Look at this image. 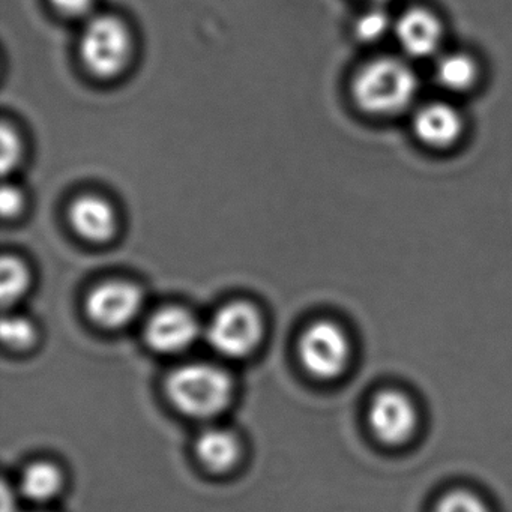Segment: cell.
I'll return each mask as SVG.
<instances>
[{"label":"cell","mask_w":512,"mask_h":512,"mask_svg":"<svg viewBox=\"0 0 512 512\" xmlns=\"http://www.w3.org/2000/svg\"><path fill=\"white\" fill-rule=\"evenodd\" d=\"M368 422L374 436L388 446L409 442L418 428V410L406 394L394 389L379 392L371 401Z\"/></svg>","instance_id":"6"},{"label":"cell","mask_w":512,"mask_h":512,"mask_svg":"<svg viewBox=\"0 0 512 512\" xmlns=\"http://www.w3.org/2000/svg\"><path fill=\"white\" fill-rule=\"evenodd\" d=\"M0 332L4 343L16 349L29 346L35 338L34 326L25 317L20 316L4 317Z\"/></svg>","instance_id":"18"},{"label":"cell","mask_w":512,"mask_h":512,"mask_svg":"<svg viewBox=\"0 0 512 512\" xmlns=\"http://www.w3.org/2000/svg\"><path fill=\"white\" fill-rule=\"evenodd\" d=\"M434 512H490L476 494L466 490L449 491L437 502Z\"/></svg>","instance_id":"17"},{"label":"cell","mask_w":512,"mask_h":512,"mask_svg":"<svg viewBox=\"0 0 512 512\" xmlns=\"http://www.w3.org/2000/svg\"><path fill=\"white\" fill-rule=\"evenodd\" d=\"M416 137L431 148H448L463 133V118L458 110L445 103H431L416 112L413 118Z\"/></svg>","instance_id":"10"},{"label":"cell","mask_w":512,"mask_h":512,"mask_svg":"<svg viewBox=\"0 0 512 512\" xmlns=\"http://www.w3.org/2000/svg\"><path fill=\"white\" fill-rule=\"evenodd\" d=\"M299 358L305 370L317 379H335L349 365V338L335 323H314L299 341Z\"/></svg>","instance_id":"5"},{"label":"cell","mask_w":512,"mask_h":512,"mask_svg":"<svg viewBox=\"0 0 512 512\" xmlns=\"http://www.w3.org/2000/svg\"><path fill=\"white\" fill-rule=\"evenodd\" d=\"M52 4L65 16L76 17L88 13L94 0H52Z\"/></svg>","instance_id":"21"},{"label":"cell","mask_w":512,"mask_h":512,"mask_svg":"<svg viewBox=\"0 0 512 512\" xmlns=\"http://www.w3.org/2000/svg\"><path fill=\"white\" fill-rule=\"evenodd\" d=\"M370 2H374V4H383L386 0H370Z\"/></svg>","instance_id":"22"},{"label":"cell","mask_w":512,"mask_h":512,"mask_svg":"<svg viewBox=\"0 0 512 512\" xmlns=\"http://www.w3.org/2000/svg\"><path fill=\"white\" fill-rule=\"evenodd\" d=\"M139 287L127 281H109L95 287L86 302L89 316L104 328L127 325L142 308Z\"/></svg>","instance_id":"7"},{"label":"cell","mask_w":512,"mask_h":512,"mask_svg":"<svg viewBox=\"0 0 512 512\" xmlns=\"http://www.w3.org/2000/svg\"><path fill=\"white\" fill-rule=\"evenodd\" d=\"M436 80L442 88L451 92H466L478 80V67L469 55L448 53L436 65Z\"/></svg>","instance_id":"13"},{"label":"cell","mask_w":512,"mask_h":512,"mask_svg":"<svg viewBox=\"0 0 512 512\" xmlns=\"http://www.w3.org/2000/svg\"><path fill=\"white\" fill-rule=\"evenodd\" d=\"M391 29L388 14L380 8H373L362 14L355 23V34L362 43H376Z\"/></svg>","instance_id":"16"},{"label":"cell","mask_w":512,"mask_h":512,"mask_svg":"<svg viewBox=\"0 0 512 512\" xmlns=\"http://www.w3.org/2000/svg\"><path fill=\"white\" fill-rule=\"evenodd\" d=\"M62 476L58 467L50 463H34L25 470L20 488L29 499L44 502L61 490Z\"/></svg>","instance_id":"14"},{"label":"cell","mask_w":512,"mask_h":512,"mask_svg":"<svg viewBox=\"0 0 512 512\" xmlns=\"http://www.w3.org/2000/svg\"><path fill=\"white\" fill-rule=\"evenodd\" d=\"M262 334L259 313L245 302H233L221 308L206 331L212 349L227 358H242L253 352Z\"/></svg>","instance_id":"4"},{"label":"cell","mask_w":512,"mask_h":512,"mask_svg":"<svg viewBox=\"0 0 512 512\" xmlns=\"http://www.w3.org/2000/svg\"><path fill=\"white\" fill-rule=\"evenodd\" d=\"M395 35L407 55L412 58H430L442 46L443 26L439 17L431 11L412 8L395 23Z\"/></svg>","instance_id":"9"},{"label":"cell","mask_w":512,"mask_h":512,"mask_svg":"<svg viewBox=\"0 0 512 512\" xmlns=\"http://www.w3.org/2000/svg\"><path fill=\"white\" fill-rule=\"evenodd\" d=\"M199 335V323L190 311L179 307L158 311L146 326V341L161 353L187 349Z\"/></svg>","instance_id":"8"},{"label":"cell","mask_w":512,"mask_h":512,"mask_svg":"<svg viewBox=\"0 0 512 512\" xmlns=\"http://www.w3.org/2000/svg\"><path fill=\"white\" fill-rule=\"evenodd\" d=\"M0 283V295L4 304L17 301L25 293L29 283L28 271L16 257H4L2 260Z\"/></svg>","instance_id":"15"},{"label":"cell","mask_w":512,"mask_h":512,"mask_svg":"<svg viewBox=\"0 0 512 512\" xmlns=\"http://www.w3.org/2000/svg\"><path fill=\"white\" fill-rule=\"evenodd\" d=\"M128 29L116 17L100 16L88 23L80 41V55L95 76H116L130 58Z\"/></svg>","instance_id":"3"},{"label":"cell","mask_w":512,"mask_h":512,"mask_svg":"<svg viewBox=\"0 0 512 512\" xmlns=\"http://www.w3.org/2000/svg\"><path fill=\"white\" fill-rule=\"evenodd\" d=\"M352 94L359 109L370 115H397L415 100L418 79L400 59L380 58L359 70L352 83Z\"/></svg>","instance_id":"1"},{"label":"cell","mask_w":512,"mask_h":512,"mask_svg":"<svg viewBox=\"0 0 512 512\" xmlns=\"http://www.w3.org/2000/svg\"><path fill=\"white\" fill-rule=\"evenodd\" d=\"M197 457L208 469L223 472L239 457V442L230 431L211 428L203 431L196 443Z\"/></svg>","instance_id":"12"},{"label":"cell","mask_w":512,"mask_h":512,"mask_svg":"<svg viewBox=\"0 0 512 512\" xmlns=\"http://www.w3.org/2000/svg\"><path fill=\"white\" fill-rule=\"evenodd\" d=\"M71 226L82 238L106 242L115 235L116 214L110 203L97 196H83L71 206Z\"/></svg>","instance_id":"11"},{"label":"cell","mask_w":512,"mask_h":512,"mask_svg":"<svg viewBox=\"0 0 512 512\" xmlns=\"http://www.w3.org/2000/svg\"><path fill=\"white\" fill-rule=\"evenodd\" d=\"M0 145H2V170L4 173H8V170L14 169L17 163H19L20 158V142L19 137H17L16 131L10 127V125H4L2 127V140H0Z\"/></svg>","instance_id":"19"},{"label":"cell","mask_w":512,"mask_h":512,"mask_svg":"<svg viewBox=\"0 0 512 512\" xmlns=\"http://www.w3.org/2000/svg\"><path fill=\"white\" fill-rule=\"evenodd\" d=\"M23 199L20 191L16 187L11 185H5L2 188V194H0V208H2V214L4 217H14L19 214L22 209Z\"/></svg>","instance_id":"20"},{"label":"cell","mask_w":512,"mask_h":512,"mask_svg":"<svg viewBox=\"0 0 512 512\" xmlns=\"http://www.w3.org/2000/svg\"><path fill=\"white\" fill-rule=\"evenodd\" d=\"M167 395L185 415L209 418L220 413L232 395V382L211 364L182 365L167 379Z\"/></svg>","instance_id":"2"}]
</instances>
